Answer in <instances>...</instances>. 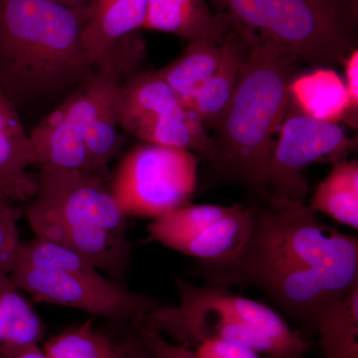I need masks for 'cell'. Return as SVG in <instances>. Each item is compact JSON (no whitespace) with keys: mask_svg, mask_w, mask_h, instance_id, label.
<instances>
[{"mask_svg":"<svg viewBox=\"0 0 358 358\" xmlns=\"http://www.w3.org/2000/svg\"><path fill=\"white\" fill-rule=\"evenodd\" d=\"M345 88L350 96L353 117L358 113V49L350 54L345 62Z\"/></svg>","mask_w":358,"mask_h":358,"instance_id":"28","label":"cell"},{"mask_svg":"<svg viewBox=\"0 0 358 358\" xmlns=\"http://www.w3.org/2000/svg\"><path fill=\"white\" fill-rule=\"evenodd\" d=\"M42 350L46 358H124V343L117 345L96 331L90 319L53 336Z\"/></svg>","mask_w":358,"mask_h":358,"instance_id":"24","label":"cell"},{"mask_svg":"<svg viewBox=\"0 0 358 358\" xmlns=\"http://www.w3.org/2000/svg\"><path fill=\"white\" fill-rule=\"evenodd\" d=\"M2 358H46L39 345L21 346L0 352Z\"/></svg>","mask_w":358,"mask_h":358,"instance_id":"30","label":"cell"},{"mask_svg":"<svg viewBox=\"0 0 358 358\" xmlns=\"http://www.w3.org/2000/svg\"><path fill=\"white\" fill-rule=\"evenodd\" d=\"M124 358H155L140 334L124 339Z\"/></svg>","mask_w":358,"mask_h":358,"instance_id":"29","label":"cell"},{"mask_svg":"<svg viewBox=\"0 0 358 358\" xmlns=\"http://www.w3.org/2000/svg\"><path fill=\"white\" fill-rule=\"evenodd\" d=\"M232 206L214 204L187 205L154 219L148 225V235L154 241L171 248L176 242L192 236L220 220L229 213Z\"/></svg>","mask_w":358,"mask_h":358,"instance_id":"23","label":"cell"},{"mask_svg":"<svg viewBox=\"0 0 358 358\" xmlns=\"http://www.w3.org/2000/svg\"><path fill=\"white\" fill-rule=\"evenodd\" d=\"M289 96L294 108L308 117L334 124L345 120L352 127L357 126L345 82L334 70L317 69L294 77Z\"/></svg>","mask_w":358,"mask_h":358,"instance_id":"17","label":"cell"},{"mask_svg":"<svg viewBox=\"0 0 358 358\" xmlns=\"http://www.w3.org/2000/svg\"><path fill=\"white\" fill-rule=\"evenodd\" d=\"M23 208L0 197V273L13 272L20 257L21 242L17 222Z\"/></svg>","mask_w":358,"mask_h":358,"instance_id":"25","label":"cell"},{"mask_svg":"<svg viewBox=\"0 0 358 358\" xmlns=\"http://www.w3.org/2000/svg\"><path fill=\"white\" fill-rule=\"evenodd\" d=\"M37 178L36 194L23 208L35 237L76 252L122 284L131 245L107 179L54 167L39 169Z\"/></svg>","mask_w":358,"mask_h":358,"instance_id":"4","label":"cell"},{"mask_svg":"<svg viewBox=\"0 0 358 358\" xmlns=\"http://www.w3.org/2000/svg\"><path fill=\"white\" fill-rule=\"evenodd\" d=\"M29 134L13 103L0 91V197L28 203L38 188Z\"/></svg>","mask_w":358,"mask_h":358,"instance_id":"13","label":"cell"},{"mask_svg":"<svg viewBox=\"0 0 358 358\" xmlns=\"http://www.w3.org/2000/svg\"><path fill=\"white\" fill-rule=\"evenodd\" d=\"M0 358H2L1 357H0Z\"/></svg>","mask_w":358,"mask_h":358,"instance_id":"32","label":"cell"},{"mask_svg":"<svg viewBox=\"0 0 358 358\" xmlns=\"http://www.w3.org/2000/svg\"><path fill=\"white\" fill-rule=\"evenodd\" d=\"M117 127L143 143L189 150L211 162L215 143L180 96L155 71L127 78L115 98Z\"/></svg>","mask_w":358,"mask_h":358,"instance_id":"9","label":"cell"},{"mask_svg":"<svg viewBox=\"0 0 358 358\" xmlns=\"http://www.w3.org/2000/svg\"><path fill=\"white\" fill-rule=\"evenodd\" d=\"M193 352L197 358H264L255 350L219 341H204L195 346Z\"/></svg>","mask_w":358,"mask_h":358,"instance_id":"27","label":"cell"},{"mask_svg":"<svg viewBox=\"0 0 358 358\" xmlns=\"http://www.w3.org/2000/svg\"><path fill=\"white\" fill-rule=\"evenodd\" d=\"M199 159L183 148L141 143L122 157L110 192L127 217L159 218L192 204Z\"/></svg>","mask_w":358,"mask_h":358,"instance_id":"8","label":"cell"},{"mask_svg":"<svg viewBox=\"0 0 358 358\" xmlns=\"http://www.w3.org/2000/svg\"><path fill=\"white\" fill-rule=\"evenodd\" d=\"M242 34L250 48L232 100L214 129L211 171L268 201L273 136L288 112L289 86L301 61L271 40Z\"/></svg>","mask_w":358,"mask_h":358,"instance_id":"3","label":"cell"},{"mask_svg":"<svg viewBox=\"0 0 358 358\" xmlns=\"http://www.w3.org/2000/svg\"><path fill=\"white\" fill-rule=\"evenodd\" d=\"M141 29L171 33L188 43L221 46L230 31L220 14L205 0H148Z\"/></svg>","mask_w":358,"mask_h":358,"instance_id":"14","label":"cell"},{"mask_svg":"<svg viewBox=\"0 0 358 358\" xmlns=\"http://www.w3.org/2000/svg\"><path fill=\"white\" fill-rule=\"evenodd\" d=\"M179 303L159 306L140 324L193 350L207 341L244 346L274 358H305L308 343L280 313L260 301L218 287L176 278Z\"/></svg>","mask_w":358,"mask_h":358,"instance_id":"5","label":"cell"},{"mask_svg":"<svg viewBox=\"0 0 358 358\" xmlns=\"http://www.w3.org/2000/svg\"><path fill=\"white\" fill-rule=\"evenodd\" d=\"M222 55V45L189 43L179 57L155 73L176 91L185 103L214 74Z\"/></svg>","mask_w":358,"mask_h":358,"instance_id":"22","label":"cell"},{"mask_svg":"<svg viewBox=\"0 0 358 358\" xmlns=\"http://www.w3.org/2000/svg\"><path fill=\"white\" fill-rule=\"evenodd\" d=\"M148 0H91L82 43L96 69L117 41L143 28Z\"/></svg>","mask_w":358,"mask_h":358,"instance_id":"16","label":"cell"},{"mask_svg":"<svg viewBox=\"0 0 358 358\" xmlns=\"http://www.w3.org/2000/svg\"><path fill=\"white\" fill-rule=\"evenodd\" d=\"M252 209L234 258L202 263L209 286L256 287L306 331L358 286V240L324 225L306 202L268 200Z\"/></svg>","mask_w":358,"mask_h":358,"instance_id":"1","label":"cell"},{"mask_svg":"<svg viewBox=\"0 0 358 358\" xmlns=\"http://www.w3.org/2000/svg\"><path fill=\"white\" fill-rule=\"evenodd\" d=\"M249 48L246 36L230 29L222 44L223 55L217 69L185 103L205 129H215L229 106Z\"/></svg>","mask_w":358,"mask_h":358,"instance_id":"15","label":"cell"},{"mask_svg":"<svg viewBox=\"0 0 358 358\" xmlns=\"http://www.w3.org/2000/svg\"><path fill=\"white\" fill-rule=\"evenodd\" d=\"M43 1L70 7V8H82V7L88 6L91 0H43Z\"/></svg>","mask_w":358,"mask_h":358,"instance_id":"31","label":"cell"},{"mask_svg":"<svg viewBox=\"0 0 358 358\" xmlns=\"http://www.w3.org/2000/svg\"><path fill=\"white\" fill-rule=\"evenodd\" d=\"M145 57L147 45L138 30L117 41L94 73L95 115L85 136V147L93 173L107 180L110 162L124 143L115 119V93L127 78L141 71Z\"/></svg>","mask_w":358,"mask_h":358,"instance_id":"11","label":"cell"},{"mask_svg":"<svg viewBox=\"0 0 358 358\" xmlns=\"http://www.w3.org/2000/svg\"><path fill=\"white\" fill-rule=\"evenodd\" d=\"M47 327L10 275L0 273V352L39 345Z\"/></svg>","mask_w":358,"mask_h":358,"instance_id":"19","label":"cell"},{"mask_svg":"<svg viewBox=\"0 0 358 358\" xmlns=\"http://www.w3.org/2000/svg\"><path fill=\"white\" fill-rule=\"evenodd\" d=\"M82 85L28 133L37 169L54 167L93 173L85 147L89 124Z\"/></svg>","mask_w":358,"mask_h":358,"instance_id":"12","label":"cell"},{"mask_svg":"<svg viewBox=\"0 0 358 358\" xmlns=\"http://www.w3.org/2000/svg\"><path fill=\"white\" fill-rule=\"evenodd\" d=\"M136 329L155 358H197L192 348L169 343L162 334L150 327L138 324Z\"/></svg>","mask_w":358,"mask_h":358,"instance_id":"26","label":"cell"},{"mask_svg":"<svg viewBox=\"0 0 358 358\" xmlns=\"http://www.w3.org/2000/svg\"><path fill=\"white\" fill-rule=\"evenodd\" d=\"M357 150V138L346 136L338 124L317 121L296 108L291 112L289 106L268 162V200L306 202V169L319 162L336 164Z\"/></svg>","mask_w":358,"mask_h":358,"instance_id":"10","label":"cell"},{"mask_svg":"<svg viewBox=\"0 0 358 358\" xmlns=\"http://www.w3.org/2000/svg\"><path fill=\"white\" fill-rule=\"evenodd\" d=\"M253 210L233 205L227 215L192 236L176 242L171 249L199 259L201 263L229 261L241 251L248 240Z\"/></svg>","mask_w":358,"mask_h":358,"instance_id":"18","label":"cell"},{"mask_svg":"<svg viewBox=\"0 0 358 358\" xmlns=\"http://www.w3.org/2000/svg\"><path fill=\"white\" fill-rule=\"evenodd\" d=\"M88 9L0 0V91L28 133L91 78L82 43Z\"/></svg>","mask_w":358,"mask_h":358,"instance_id":"2","label":"cell"},{"mask_svg":"<svg viewBox=\"0 0 358 358\" xmlns=\"http://www.w3.org/2000/svg\"><path fill=\"white\" fill-rule=\"evenodd\" d=\"M10 277L21 291L39 303L76 308L134 327L162 305L103 277L76 252L36 237L22 242Z\"/></svg>","mask_w":358,"mask_h":358,"instance_id":"7","label":"cell"},{"mask_svg":"<svg viewBox=\"0 0 358 358\" xmlns=\"http://www.w3.org/2000/svg\"><path fill=\"white\" fill-rule=\"evenodd\" d=\"M320 181L308 207L336 222L358 230V162L341 160Z\"/></svg>","mask_w":358,"mask_h":358,"instance_id":"20","label":"cell"},{"mask_svg":"<svg viewBox=\"0 0 358 358\" xmlns=\"http://www.w3.org/2000/svg\"><path fill=\"white\" fill-rule=\"evenodd\" d=\"M324 358H358V286L334 303L313 327Z\"/></svg>","mask_w":358,"mask_h":358,"instance_id":"21","label":"cell"},{"mask_svg":"<svg viewBox=\"0 0 358 358\" xmlns=\"http://www.w3.org/2000/svg\"><path fill=\"white\" fill-rule=\"evenodd\" d=\"M230 29L271 40L301 62L345 64L358 47V0H212Z\"/></svg>","mask_w":358,"mask_h":358,"instance_id":"6","label":"cell"}]
</instances>
